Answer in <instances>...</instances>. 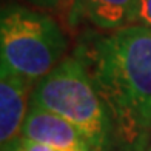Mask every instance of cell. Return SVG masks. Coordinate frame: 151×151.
<instances>
[{
  "label": "cell",
  "instance_id": "cell-1",
  "mask_svg": "<svg viewBox=\"0 0 151 151\" xmlns=\"http://www.w3.org/2000/svg\"><path fill=\"white\" fill-rule=\"evenodd\" d=\"M127 151L151 142V28L129 25L91 45L82 59Z\"/></svg>",
  "mask_w": 151,
  "mask_h": 151
},
{
  "label": "cell",
  "instance_id": "cell-2",
  "mask_svg": "<svg viewBox=\"0 0 151 151\" xmlns=\"http://www.w3.org/2000/svg\"><path fill=\"white\" fill-rule=\"evenodd\" d=\"M31 105L71 122L86 137L91 151H106L114 127L83 60L66 57L45 76L32 91Z\"/></svg>",
  "mask_w": 151,
  "mask_h": 151
},
{
  "label": "cell",
  "instance_id": "cell-3",
  "mask_svg": "<svg viewBox=\"0 0 151 151\" xmlns=\"http://www.w3.org/2000/svg\"><path fill=\"white\" fill-rule=\"evenodd\" d=\"M66 37L54 20L25 6L8 5L0 19L2 65L39 83L56 68L66 51Z\"/></svg>",
  "mask_w": 151,
  "mask_h": 151
},
{
  "label": "cell",
  "instance_id": "cell-4",
  "mask_svg": "<svg viewBox=\"0 0 151 151\" xmlns=\"http://www.w3.org/2000/svg\"><path fill=\"white\" fill-rule=\"evenodd\" d=\"M22 137L60 151H91L86 137L71 122L51 111L29 105Z\"/></svg>",
  "mask_w": 151,
  "mask_h": 151
},
{
  "label": "cell",
  "instance_id": "cell-5",
  "mask_svg": "<svg viewBox=\"0 0 151 151\" xmlns=\"http://www.w3.org/2000/svg\"><path fill=\"white\" fill-rule=\"evenodd\" d=\"M31 83L16 74L8 66L2 65L0 73V140L2 150L20 139L22 128L29 111Z\"/></svg>",
  "mask_w": 151,
  "mask_h": 151
},
{
  "label": "cell",
  "instance_id": "cell-6",
  "mask_svg": "<svg viewBox=\"0 0 151 151\" xmlns=\"http://www.w3.org/2000/svg\"><path fill=\"white\" fill-rule=\"evenodd\" d=\"M137 0H76L70 22L88 23L104 31H117L136 22Z\"/></svg>",
  "mask_w": 151,
  "mask_h": 151
},
{
  "label": "cell",
  "instance_id": "cell-7",
  "mask_svg": "<svg viewBox=\"0 0 151 151\" xmlns=\"http://www.w3.org/2000/svg\"><path fill=\"white\" fill-rule=\"evenodd\" d=\"M136 22L151 28V0H137Z\"/></svg>",
  "mask_w": 151,
  "mask_h": 151
},
{
  "label": "cell",
  "instance_id": "cell-8",
  "mask_svg": "<svg viewBox=\"0 0 151 151\" xmlns=\"http://www.w3.org/2000/svg\"><path fill=\"white\" fill-rule=\"evenodd\" d=\"M20 147H22L23 151H60V150L51 148L48 145H42V143L28 140V139H25V137H20Z\"/></svg>",
  "mask_w": 151,
  "mask_h": 151
},
{
  "label": "cell",
  "instance_id": "cell-9",
  "mask_svg": "<svg viewBox=\"0 0 151 151\" xmlns=\"http://www.w3.org/2000/svg\"><path fill=\"white\" fill-rule=\"evenodd\" d=\"M32 6H37V8H42V9H56L62 5L63 0H25Z\"/></svg>",
  "mask_w": 151,
  "mask_h": 151
},
{
  "label": "cell",
  "instance_id": "cell-10",
  "mask_svg": "<svg viewBox=\"0 0 151 151\" xmlns=\"http://www.w3.org/2000/svg\"><path fill=\"white\" fill-rule=\"evenodd\" d=\"M2 151H23V150H22V147H20V139H19L17 142H14V143H11L9 147L3 148Z\"/></svg>",
  "mask_w": 151,
  "mask_h": 151
},
{
  "label": "cell",
  "instance_id": "cell-11",
  "mask_svg": "<svg viewBox=\"0 0 151 151\" xmlns=\"http://www.w3.org/2000/svg\"><path fill=\"white\" fill-rule=\"evenodd\" d=\"M150 151H151V147H150Z\"/></svg>",
  "mask_w": 151,
  "mask_h": 151
}]
</instances>
